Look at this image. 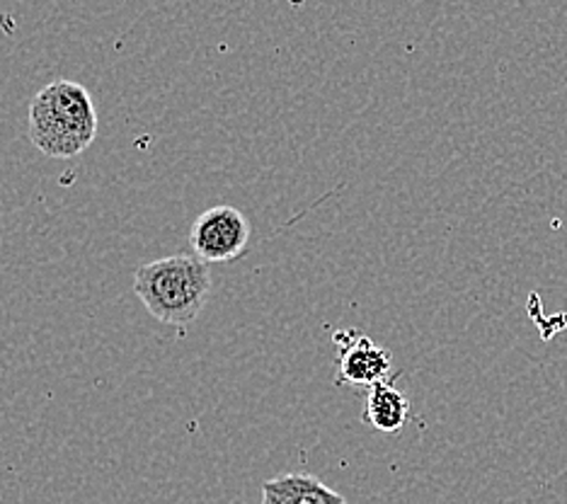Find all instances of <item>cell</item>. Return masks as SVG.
I'll use <instances>...</instances> for the list:
<instances>
[{"mask_svg":"<svg viewBox=\"0 0 567 504\" xmlns=\"http://www.w3.org/2000/svg\"><path fill=\"white\" fill-rule=\"evenodd\" d=\"M250 243V224L236 206L218 204L197 216L189 230V245L202 263L238 260Z\"/></svg>","mask_w":567,"mask_h":504,"instance_id":"cell-3","label":"cell"},{"mask_svg":"<svg viewBox=\"0 0 567 504\" xmlns=\"http://www.w3.org/2000/svg\"><path fill=\"white\" fill-rule=\"evenodd\" d=\"M97 112L81 83L54 81L30 105V138L49 158H73L93 146Z\"/></svg>","mask_w":567,"mask_h":504,"instance_id":"cell-2","label":"cell"},{"mask_svg":"<svg viewBox=\"0 0 567 504\" xmlns=\"http://www.w3.org/2000/svg\"><path fill=\"white\" fill-rule=\"evenodd\" d=\"M212 289V271L197 255L161 257L134 271V294L163 326H192L209 301Z\"/></svg>","mask_w":567,"mask_h":504,"instance_id":"cell-1","label":"cell"},{"mask_svg":"<svg viewBox=\"0 0 567 504\" xmlns=\"http://www.w3.org/2000/svg\"><path fill=\"white\" fill-rule=\"evenodd\" d=\"M260 504H347V500L311 473H284L265 481Z\"/></svg>","mask_w":567,"mask_h":504,"instance_id":"cell-5","label":"cell"},{"mask_svg":"<svg viewBox=\"0 0 567 504\" xmlns=\"http://www.w3.org/2000/svg\"><path fill=\"white\" fill-rule=\"evenodd\" d=\"M338 344V383L371 388L393 379V354L359 330L334 335Z\"/></svg>","mask_w":567,"mask_h":504,"instance_id":"cell-4","label":"cell"},{"mask_svg":"<svg viewBox=\"0 0 567 504\" xmlns=\"http://www.w3.org/2000/svg\"><path fill=\"white\" fill-rule=\"evenodd\" d=\"M362 420L383 434H398L410 420V400L395 379L371 385L364 400Z\"/></svg>","mask_w":567,"mask_h":504,"instance_id":"cell-6","label":"cell"}]
</instances>
